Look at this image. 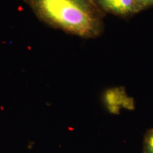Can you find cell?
Here are the masks:
<instances>
[{
	"label": "cell",
	"instance_id": "obj_2",
	"mask_svg": "<svg viewBox=\"0 0 153 153\" xmlns=\"http://www.w3.org/2000/svg\"><path fill=\"white\" fill-rule=\"evenodd\" d=\"M106 14L120 17H130L137 14L134 0H95Z\"/></svg>",
	"mask_w": 153,
	"mask_h": 153
},
{
	"label": "cell",
	"instance_id": "obj_4",
	"mask_svg": "<svg viewBox=\"0 0 153 153\" xmlns=\"http://www.w3.org/2000/svg\"><path fill=\"white\" fill-rule=\"evenodd\" d=\"M137 13L153 6V0H134Z\"/></svg>",
	"mask_w": 153,
	"mask_h": 153
},
{
	"label": "cell",
	"instance_id": "obj_3",
	"mask_svg": "<svg viewBox=\"0 0 153 153\" xmlns=\"http://www.w3.org/2000/svg\"><path fill=\"white\" fill-rule=\"evenodd\" d=\"M143 153H153V128L147 131L143 140Z\"/></svg>",
	"mask_w": 153,
	"mask_h": 153
},
{
	"label": "cell",
	"instance_id": "obj_1",
	"mask_svg": "<svg viewBox=\"0 0 153 153\" xmlns=\"http://www.w3.org/2000/svg\"><path fill=\"white\" fill-rule=\"evenodd\" d=\"M36 17L51 27L84 38L104 32L105 13L95 0H24Z\"/></svg>",
	"mask_w": 153,
	"mask_h": 153
}]
</instances>
